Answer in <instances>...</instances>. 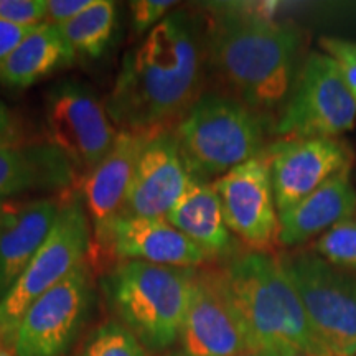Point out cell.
Masks as SVG:
<instances>
[{"label": "cell", "instance_id": "6da1fadb", "mask_svg": "<svg viewBox=\"0 0 356 356\" xmlns=\"http://www.w3.org/2000/svg\"><path fill=\"white\" fill-rule=\"evenodd\" d=\"M210 70L207 15L175 8L126 53L106 109L122 131L177 124L204 92Z\"/></svg>", "mask_w": 356, "mask_h": 356}, {"label": "cell", "instance_id": "7a4b0ae2", "mask_svg": "<svg viewBox=\"0 0 356 356\" xmlns=\"http://www.w3.org/2000/svg\"><path fill=\"white\" fill-rule=\"evenodd\" d=\"M208 58L222 92L270 126L286 108L304 68L307 35L275 19L274 3H208Z\"/></svg>", "mask_w": 356, "mask_h": 356}, {"label": "cell", "instance_id": "3957f363", "mask_svg": "<svg viewBox=\"0 0 356 356\" xmlns=\"http://www.w3.org/2000/svg\"><path fill=\"white\" fill-rule=\"evenodd\" d=\"M220 269L252 348L279 351L292 346L333 356L315 335L275 252L246 249L226 259Z\"/></svg>", "mask_w": 356, "mask_h": 356}, {"label": "cell", "instance_id": "277c9868", "mask_svg": "<svg viewBox=\"0 0 356 356\" xmlns=\"http://www.w3.org/2000/svg\"><path fill=\"white\" fill-rule=\"evenodd\" d=\"M195 270L121 261L104 274L101 286L118 322L144 348L163 351L180 340Z\"/></svg>", "mask_w": 356, "mask_h": 356}, {"label": "cell", "instance_id": "5b68a950", "mask_svg": "<svg viewBox=\"0 0 356 356\" xmlns=\"http://www.w3.org/2000/svg\"><path fill=\"white\" fill-rule=\"evenodd\" d=\"M173 132L191 175L211 181L264 152L273 126L233 96L204 91Z\"/></svg>", "mask_w": 356, "mask_h": 356}, {"label": "cell", "instance_id": "8992f818", "mask_svg": "<svg viewBox=\"0 0 356 356\" xmlns=\"http://www.w3.org/2000/svg\"><path fill=\"white\" fill-rule=\"evenodd\" d=\"M277 256L322 345L333 356H356V273L330 264L309 248Z\"/></svg>", "mask_w": 356, "mask_h": 356}, {"label": "cell", "instance_id": "52a82bcc", "mask_svg": "<svg viewBox=\"0 0 356 356\" xmlns=\"http://www.w3.org/2000/svg\"><path fill=\"white\" fill-rule=\"evenodd\" d=\"M92 251L91 222L81 195L63 200L47 241L26 266L13 287L0 299V340L12 346L13 337L26 310L79 264Z\"/></svg>", "mask_w": 356, "mask_h": 356}, {"label": "cell", "instance_id": "ba28073f", "mask_svg": "<svg viewBox=\"0 0 356 356\" xmlns=\"http://www.w3.org/2000/svg\"><path fill=\"white\" fill-rule=\"evenodd\" d=\"M356 97L323 51H310L286 108L274 122L277 139H338L355 126Z\"/></svg>", "mask_w": 356, "mask_h": 356}, {"label": "cell", "instance_id": "9c48e42d", "mask_svg": "<svg viewBox=\"0 0 356 356\" xmlns=\"http://www.w3.org/2000/svg\"><path fill=\"white\" fill-rule=\"evenodd\" d=\"M44 119L48 142L68 159L78 177H86L99 165L119 132L106 102L78 79H61L48 89Z\"/></svg>", "mask_w": 356, "mask_h": 356}, {"label": "cell", "instance_id": "30bf717a", "mask_svg": "<svg viewBox=\"0 0 356 356\" xmlns=\"http://www.w3.org/2000/svg\"><path fill=\"white\" fill-rule=\"evenodd\" d=\"M91 304L92 274L84 261L26 310L13 337V355H65L86 322Z\"/></svg>", "mask_w": 356, "mask_h": 356}, {"label": "cell", "instance_id": "8fae6325", "mask_svg": "<svg viewBox=\"0 0 356 356\" xmlns=\"http://www.w3.org/2000/svg\"><path fill=\"white\" fill-rule=\"evenodd\" d=\"M180 345L184 356H238L252 350L220 266L195 270Z\"/></svg>", "mask_w": 356, "mask_h": 356}, {"label": "cell", "instance_id": "7c38bea8", "mask_svg": "<svg viewBox=\"0 0 356 356\" xmlns=\"http://www.w3.org/2000/svg\"><path fill=\"white\" fill-rule=\"evenodd\" d=\"M277 211H287L341 173L351 172L355 154L348 142L328 137L277 139L264 150Z\"/></svg>", "mask_w": 356, "mask_h": 356}, {"label": "cell", "instance_id": "4fadbf2b", "mask_svg": "<svg viewBox=\"0 0 356 356\" xmlns=\"http://www.w3.org/2000/svg\"><path fill=\"white\" fill-rule=\"evenodd\" d=\"M231 233L252 251L279 246V211L264 152L213 180Z\"/></svg>", "mask_w": 356, "mask_h": 356}, {"label": "cell", "instance_id": "5bb4252c", "mask_svg": "<svg viewBox=\"0 0 356 356\" xmlns=\"http://www.w3.org/2000/svg\"><path fill=\"white\" fill-rule=\"evenodd\" d=\"M191 180L173 127L154 131L134 170L121 216L165 220Z\"/></svg>", "mask_w": 356, "mask_h": 356}, {"label": "cell", "instance_id": "9a60e30c", "mask_svg": "<svg viewBox=\"0 0 356 356\" xmlns=\"http://www.w3.org/2000/svg\"><path fill=\"white\" fill-rule=\"evenodd\" d=\"M152 134L119 129L113 149L84 177L81 200L91 222L95 257L101 254L111 226L121 216L137 160Z\"/></svg>", "mask_w": 356, "mask_h": 356}, {"label": "cell", "instance_id": "2e32d148", "mask_svg": "<svg viewBox=\"0 0 356 356\" xmlns=\"http://www.w3.org/2000/svg\"><path fill=\"white\" fill-rule=\"evenodd\" d=\"M101 254L115 256L121 261H144L191 269L211 261L202 248L167 220L159 218L119 216L111 226Z\"/></svg>", "mask_w": 356, "mask_h": 356}, {"label": "cell", "instance_id": "e0dca14e", "mask_svg": "<svg viewBox=\"0 0 356 356\" xmlns=\"http://www.w3.org/2000/svg\"><path fill=\"white\" fill-rule=\"evenodd\" d=\"M63 198H40L0 213V299L24 274L47 241Z\"/></svg>", "mask_w": 356, "mask_h": 356}, {"label": "cell", "instance_id": "ac0fdd59", "mask_svg": "<svg viewBox=\"0 0 356 356\" xmlns=\"http://www.w3.org/2000/svg\"><path fill=\"white\" fill-rule=\"evenodd\" d=\"M356 216V188L351 172L341 173L322 188L279 215V246L305 248L346 218Z\"/></svg>", "mask_w": 356, "mask_h": 356}, {"label": "cell", "instance_id": "d6986e66", "mask_svg": "<svg viewBox=\"0 0 356 356\" xmlns=\"http://www.w3.org/2000/svg\"><path fill=\"white\" fill-rule=\"evenodd\" d=\"M165 220L202 248L210 259L226 261L243 251L226 225L213 181L200 180L191 175L188 188Z\"/></svg>", "mask_w": 356, "mask_h": 356}, {"label": "cell", "instance_id": "ffe728a7", "mask_svg": "<svg viewBox=\"0 0 356 356\" xmlns=\"http://www.w3.org/2000/svg\"><path fill=\"white\" fill-rule=\"evenodd\" d=\"M76 172L50 142L33 145H0V203L32 190H65Z\"/></svg>", "mask_w": 356, "mask_h": 356}, {"label": "cell", "instance_id": "44dd1931", "mask_svg": "<svg viewBox=\"0 0 356 356\" xmlns=\"http://www.w3.org/2000/svg\"><path fill=\"white\" fill-rule=\"evenodd\" d=\"M76 55L66 43L60 29L53 24H40L0 65V83L10 88L33 86L56 71L68 68Z\"/></svg>", "mask_w": 356, "mask_h": 356}, {"label": "cell", "instance_id": "7402d4cb", "mask_svg": "<svg viewBox=\"0 0 356 356\" xmlns=\"http://www.w3.org/2000/svg\"><path fill=\"white\" fill-rule=\"evenodd\" d=\"M115 25L118 6L111 0H96L88 10L56 26L76 58L97 60L108 50Z\"/></svg>", "mask_w": 356, "mask_h": 356}, {"label": "cell", "instance_id": "603a6c76", "mask_svg": "<svg viewBox=\"0 0 356 356\" xmlns=\"http://www.w3.org/2000/svg\"><path fill=\"white\" fill-rule=\"evenodd\" d=\"M76 356H147V351L122 323L111 320L88 337Z\"/></svg>", "mask_w": 356, "mask_h": 356}, {"label": "cell", "instance_id": "cb8c5ba5", "mask_svg": "<svg viewBox=\"0 0 356 356\" xmlns=\"http://www.w3.org/2000/svg\"><path fill=\"white\" fill-rule=\"evenodd\" d=\"M305 248L333 266L356 273V216L340 221Z\"/></svg>", "mask_w": 356, "mask_h": 356}, {"label": "cell", "instance_id": "d4e9b609", "mask_svg": "<svg viewBox=\"0 0 356 356\" xmlns=\"http://www.w3.org/2000/svg\"><path fill=\"white\" fill-rule=\"evenodd\" d=\"M320 48L325 55L335 61L345 83L356 97V40L322 37Z\"/></svg>", "mask_w": 356, "mask_h": 356}, {"label": "cell", "instance_id": "484cf974", "mask_svg": "<svg viewBox=\"0 0 356 356\" xmlns=\"http://www.w3.org/2000/svg\"><path fill=\"white\" fill-rule=\"evenodd\" d=\"M178 6L173 0H136L131 7V26L136 35H147Z\"/></svg>", "mask_w": 356, "mask_h": 356}, {"label": "cell", "instance_id": "4316f807", "mask_svg": "<svg viewBox=\"0 0 356 356\" xmlns=\"http://www.w3.org/2000/svg\"><path fill=\"white\" fill-rule=\"evenodd\" d=\"M48 0H0V20L20 26H37L47 19Z\"/></svg>", "mask_w": 356, "mask_h": 356}, {"label": "cell", "instance_id": "83f0119b", "mask_svg": "<svg viewBox=\"0 0 356 356\" xmlns=\"http://www.w3.org/2000/svg\"><path fill=\"white\" fill-rule=\"evenodd\" d=\"M96 0H48L47 24L61 25L95 6Z\"/></svg>", "mask_w": 356, "mask_h": 356}, {"label": "cell", "instance_id": "f1b7e54d", "mask_svg": "<svg viewBox=\"0 0 356 356\" xmlns=\"http://www.w3.org/2000/svg\"><path fill=\"white\" fill-rule=\"evenodd\" d=\"M35 26H20L10 22L0 20V65L10 56V53L15 50L19 44L24 42Z\"/></svg>", "mask_w": 356, "mask_h": 356}, {"label": "cell", "instance_id": "f546056e", "mask_svg": "<svg viewBox=\"0 0 356 356\" xmlns=\"http://www.w3.org/2000/svg\"><path fill=\"white\" fill-rule=\"evenodd\" d=\"M13 127L15 126H13L10 111L6 102L0 99V145L10 144L13 140Z\"/></svg>", "mask_w": 356, "mask_h": 356}, {"label": "cell", "instance_id": "4dcf8cb0", "mask_svg": "<svg viewBox=\"0 0 356 356\" xmlns=\"http://www.w3.org/2000/svg\"><path fill=\"white\" fill-rule=\"evenodd\" d=\"M279 356H325V355H317V353H312V351H307V350L287 346V348L279 350Z\"/></svg>", "mask_w": 356, "mask_h": 356}, {"label": "cell", "instance_id": "1f68e13d", "mask_svg": "<svg viewBox=\"0 0 356 356\" xmlns=\"http://www.w3.org/2000/svg\"><path fill=\"white\" fill-rule=\"evenodd\" d=\"M238 356H279L277 350H266V348H252L244 351V353Z\"/></svg>", "mask_w": 356, "mask_h": 356}, {"label": "cell", "instance_id": "d6a6232c", "mask_svg": "<svg viewBox=\"0 0 356 356\" xmlns=\"http://www.w3.org/2000/svg\"><path fill=\"white\" fill-rule=\"evenodd\" d=\"M3 345H6V343H3V341H2V340H0V356H6V355H8V353H7V351H6V350H3Z\"/></svg>", "mask_w": 356, "mask_h": 356}, {"label": "cell", "instance_id": "836d02e7", "mask_svg": "<svg viewBox=\"0 0 356 356\" xmlns=\"http://www.w3.org/2000/svg\"><path fill=\"white\" fill-rule=\"evenodd\" d=\"M6 204H7V203H0V213H2L3 208H6Z\"/></svg>", "mask_w": 356, "mask_h": 356}, {"label": "cell", "instance_id": "e575fe53", "mask_svg": "<svg viewBox=\"0 0 356 356\" xmlns=\"http://www.w3.org/2000/svg\"><path fill=\"white\" fill-rule=\"evenodd\" d=\"M168 356H184L181 353H173V355H168Z\"/></svg>", "mask_w": 356, "mask_h": 356}, {"label": "cell", "instance_id": "d590c367", "mask_svg": "<svg viewBox=\"0 0 356 356\" xmlns=\"http://www.w3.org/2000/svg\"><path fill=\"white\" fill-rule=\"evenodd\" d=\"M6 356H12V355H10V353H8V355H6Z\"/></svg>", "mask_w": 356, "mask_h": 356}]
</instances>
